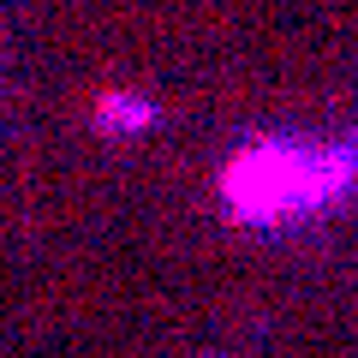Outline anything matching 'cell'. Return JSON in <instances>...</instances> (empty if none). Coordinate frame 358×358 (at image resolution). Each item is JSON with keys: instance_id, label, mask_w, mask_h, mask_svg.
Listing matches in <instances>:
<instances>
[{"instance_id": "obj_1", "label": "cell", "mask_w": 358, "mask_h": 358, "mask_svg": "<svg viewBox=\"0 0 358 358\" xmlns=\"http://www.w3.org/2000/svg\"><path fill=\"white\" fill-rule=\"evenodd\" d=\"M352 162L334 150H305V143H257L227 167V203L251 221H287L310 203H329L346 192Z\"/></svg>"}]
</instances>
